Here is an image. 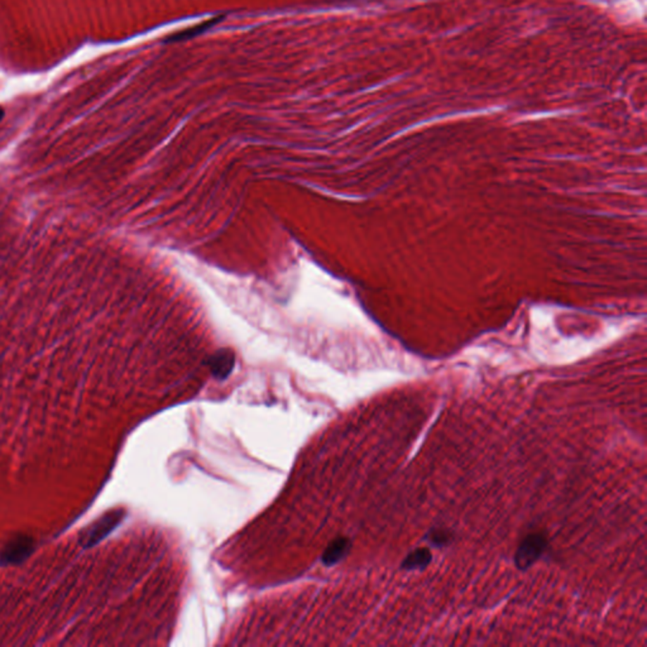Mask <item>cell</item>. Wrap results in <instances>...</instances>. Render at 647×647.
Masks as SVG:
<instances>
[{
    "label": "cell",
    "mask_w": 647,
    "mask_h": 647,
    "mask_svg": "<svg viewBox=\"0 0 647 647\" xmlns=\"http://www.w3.org/2000/svg\"><path fill=\"white\" fill-rule=\"evenodd\" d=\"M34 551V542L30 536L20 535L13 537L6 542L0 553V565H18L27 560Z\"/></svg>",
    "instance_id": "cell-2"
},
{
    "label": "cell",
    "mask_w": 647,
    "mask_h": 647,
    "mask_svg": "<svg viewBox=\"0 0 647 647\" xmlns=\"http://www.w3.org/2000/svg\"><path fill=\"white\" fill-rule=\"evenodd\" d=\"M548 549V536L544 532H531L523 539L515 554V565L526 572L542 558Z\"/></svg>",
    "instance_id": "cell-1"
},
{
    "label": "cell",
    "mask_w": 647,
    "mask_h": 647,
    "mask_svg": "<svg viewBox=\"0 0 647 647\" xmlns=\"http://www.w3.org/2000/svg\"><path fill=\"white\" fill-rule=\"evenodd\" d=\"M124 517V512L122 510L112 511L108 512L106 515L101 517L96 523H94L93 527L89 530L87 535L82 537L81 545L84 549H90L99 544L101 540H104L106 536L112 532L113 530L118 526L120 521Z\"/></svg>",
    "instance_id": "cell-3"
},
{
    "label": "cell",
    "mask_w": 647,
    "mask_h": 647,
    "mask_svg": "<svg viewBox=\"0 0 647 647\" xmlns=\"http://www.w3.org/2000/svg\"><path fill=\"white\" fill-rule=\"evenodd\" d=\"M223 18H224V17H217V18L206 20L204 23H200V25L191 27V28H188V30L180 32V33H174V34L169 36V37L166 39V42H168V44H172V42H182V41H187V39L198 37L200 34H203V33H205L206 31H209L214 25L220 23V22L223 20Z\"/></svg>",
    "instance_id": "cell-5"
},
{
    "label": "cell",
    "mask_w": 647,
    "mask_h": 647,
    "mask_svg": "<svg viewBox=\"0 0 647 647\" xmlns=\"http://www.w3.org/2000/svg\"><path fill=\"white\" fill-rule=\"evenodd\" d=\"M349 549H350V542L348 539H336L335 542H331L324 551L321 561L325 565H334L348 554Z\"/></svg>",
    "instance_id": "cell-6"
},
{
    "label": "cell",
    "mask_w": 647,
    "mask_h": 647,
    "mask_svg": "<svg viewBox=\"0 0 647 647\" xmlns=\"http://www.w3.org/2000/svg\"><path fill=\"white\" fill-rule=\"evenodd\" d=\"M454 536L447 529H433L429 534L426 535V540L436 548L447 546L450 542H453Z\"/></svg>",
    "instance_id": "cell-7"
},
{
    "label": "cell",
    "mask_w": 647,
    "mask_h": 647,
    "mask_svg": "<svg viewBox=\"0 0 647 647\" xmlns=\"http://www.w3.org/2000/svg\"><path fill=\"white\" fill-rule=\"evenodd\" d=\"M4 115H6V112H4V109H3L1 106H0V122L3 120V118H4Z\"/></svg>",
    "instance_id": "cell-8"
},
{
    "label": "cell",
    "mask_w": 647,
    "mask_h": 647,
    "mask_svg": "<svg viewBox=\"0 0 647 647\" xmlns=\"http://www.w3.org/2000/svg\"><path fill=\"white\" fill-rule=\"evenodd\" d=\"M433 561V554L429 549L420 548L414 550L412 553L406 556V559L402 561L401 568L404 570H423L426 566H429Z\"/></svg>",
    "instance_id": "cell-4"
}]
</instances>
